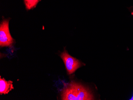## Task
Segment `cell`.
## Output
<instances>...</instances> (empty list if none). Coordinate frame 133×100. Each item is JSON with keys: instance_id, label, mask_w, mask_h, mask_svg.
<instances>
[{"instance_id": "obj_1", "label": "cell", "mask_w": 133, "mask_h": 100, "mask_svg": "<svg viewBox=\"0 0 133 100\" xmlns=\"http://www.w3.org/2000/svg\"><path fill=\"white\" fill-rule=\"evenodd\" d=\"M61 99L63 100H94L91 91L81 84L71 81L63 89Z\"/></svg>"}, {"instance_id": "obj_2", "label": "cell", "mask_w": 133, "mask_h": 100, "mask_svg": "<svg viewBox=\"0 0 133 100\" xmlns=\"http://www.w3.org/2000/svg\"><path fill=\"white\" fill-rule=\"evenodd\" d=\"M9 19L2 21L0 24V46L1 47H10L14 42L10 33Z\"/></svg>"}, {"instance_id": "obj_3", "label": "cell", "mask_w": 133, "mask_h": 100, "mask_svg": "<svg viewBox=\"0 0 133 100\" xmlns=\"http://www.w3.org/2000/svg\"><path fill=\"white\" fill-rule=\"evenodd\" d=\"M60 56L64 62L66 69L69 75L74 73L78 69L84 65L76 58L70 56L65 50Z\"/></svg>"}, {"instance_id": "obj_4", "label": "cell", "mask_w": 133, "mask_h": 100, "mask_svg": "<svg viewBox=\"0 0 133 100\" xmlns=\"http://www.w3.org/2000/svg\"><path fill=\"white\" fill-rule=\"evenodd\" d=\"M13 82L11 81L6 80L4 78H0V94H8L12 89H14Z\"/></svg>"}, {"instance_id": "obj_5", "label": "cell", "mask_w": 133, "mask_h": 100, "mask_svg": "<svg viewBox=\"0 0 133 100\" xmlns=\"http://www.w3.org/2000/svg\"><path fill=\"white\" fill-rule=\"evenodd\" d=\"M25 7L27 10L35 8L40 0H24Z\"/></svg>"}, {"instance_id": "obj_6", "label": "cell", "mask_w": 133, "mask_h": 100, "mask_svg": "<svg viewBox=\"0 0 133 100\" xmlns=\"http://www.w3.org/2000/svg\"><path fill=\"white\" fill-rule=\"evenodd\" d=\"M131 14H132V15H133V11L131 12Z\"/></svg>"}, {"instance_id": "obj_7", "label": "cell", "mask_w": 133, "mask_h": 100, "mask_svg": "<svg viewBox=\"0 0 133 100\" xmlns=\"http://www.w3.org/2000/svg\"><path fill=\"white\" fill-rule=\"evenodd\" d=\"M131 100H133V98H131Z\"/></svg>"}]
</instances>
